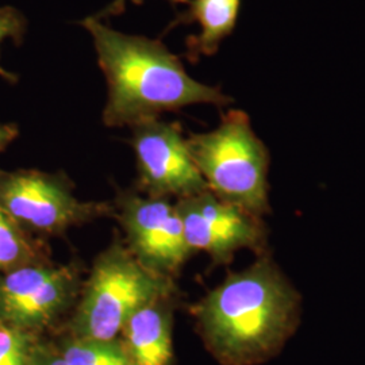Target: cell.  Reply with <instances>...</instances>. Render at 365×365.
<instances>
[{
  "label": "cell",
  "instance_id": "obj_1",
  "mask_svg": "<svg viewBox=\"0 0 365 365\" xmlns=\"http://www.w3.org/2000/svg\"><path fill=\"white\" fill-rule=\"evenodd\" d=\"M211 353L226 365H252L280 351L299 324L300 295L268 252L226 276L191 306Z\"/></svg>",
  "mask_w": 365,
  "mask_h": 365
},
{
  "label": "cell",
  "instance_id": "obj_2",
  "mask_svg": "<svg viewBox=\"0 0 365 365\" xmlns=\"http://www.w3.org/2000/svg\"><path fill=\"white\" fill-rule=\"evenodd\" d=\"M80 25L91 34L98 64L107 80L103 123L108 128H130L187 106L226 107L235 102L221 87L191 78L180 57L158 39L119 33L95 16L83 19Z\"/></svg>",
  "mask_w": 365,
  "mask_h": 365
},
{
  "label": "cell",
  "instance_id": "obj_3",
  "mask_svg": "<svg viewBox=\"0 0 365 365\" xmlns=\"http://www.w3.org/2000/svg\"><path fill=\"white\" fill-rule=\"evenodd\" d=\"M179 292L175 279L145 268L115 235L93 261L61 330L78 339H119L128 319L157 298Z\"/></svg>",
  "mask_w": 365,
  "mask_h": 365
},
{
  "label": "cell",
  "instance_id": "obj_4",
  "mask_svg": "<svg viewBox=\"0 0 365 365\" xmlns=\"http://www.w3.org/2000/svg\"><path fill=\"white\" fill-rule=\"evenodd\" d=\"M187 145L210 192L260 217L269 212V152L247 113L229 110L207 133H192Z\"/></svg>",
  "mask_w": 365,
  "mask_h": 365
},
{
  "label": "cell",
  "instance_id": "obj_5",
  "mask_svg": "<svg viewBox=\"0 0 365 365\" xmlns=\"http://www.w3.org/2000/svg\"><path fill=\"white\" fill-rule=\"evenodd\" d=\"M0 206L29 233L45 237L115 214L114 203L80 200L64 173L38 170H0Z\"/></svg>",
  "mask_w": 365,
  "mask_h": 365
},
{
  "label": "cell",
  "instance_id": "obj_6",
  "mask_svg": "<svg viewBox=\"0 0 365 365\" xmlns=\"http://www.w3.org/2000/svg\"><path fill=\"white\" fill-rule=\"evenodd\" d=\"M83 282L75 262L43 261L0 274V324L38 334L58 330L76 306Z\"/></svg>",
  "mask_w": 365,
  "mask_h": 365
},
{
  "label": "cell",
  "instance_id": "obj_7",
  "mask_svg": "<svg viewBox=\"0 0 365 365\" xmlns=\"http://www.w3.org/2000/svg\"><path fill=\"white\" fill-rule=\"evenodd\" d=\"M138 182L137 187L150 197H182L209 191L196 168L182 125L150 118L130 126Z\"/></svg>",
  "mask_w": 365,
  "mask_h": 365
},
{
  "label": "cell",
  "instance_id": "obj_8",
  "mask_svg": "<svg viewBox=\"0 0 365 365\" xmlns=\"http://www.w3.org/2000/svg\"><path fill=\"white\" fill-rule=\"evenodd\" d=\"M114 207L135 259L149 271L175 279L192 256L176 205L167 197L122 192Z\"/></svg>",
  "mask_w": 365,
  "mask_h": 365
},
{
  "label": "cell",
  "instance_id": "obj_9",
  "mask_svg": "<svg viewBox=\"0 0 365 365\" xmlns=\"http://www.w3.org/2000/svg\"><path fill=\"white\" fill-rule=\"evenodd\" d=\"M176 209L182 218L190 249L206 252L214 265H227L241 249L260 256L268 252L267 227L260 217L237 207L205 191L179 199Z\"/></svg>",
  "mask_w": 365,
  "mask_h": 365
},
{
  "label": "cell",
  "instance_id": "obj_10",
  "mask_svg": "<svg viewBox=\"0 0 365 365\" xmlns=\"http://www.w3.org/2000/svg\"><path fill=\"white\" fill-rule=\"evenodd\" d=\"M178 299L179 292L157 298L128 319L119 339L130 365H170L173 310Z\"/></svg>",
  "mask_w": 365,
  "mask_h": 365
},
{
  "label": "cell",
  "instance_id": "obj_11",
  "mask_svg": "<svg viewBox=\"0 0 365 365\" xmlns=\"http://www.w3.org/2000/svg\"><path fill=\"white\" fill-rule=\"evenodd\" d=\"M185 6L187 9L178 13L163 34L180 25L197 24L200 31L185 38L187 49L182 54L191 64H196L203 56H214L222 41L233 34L241 0H188Z\"/></svg>",
  "mask_w": 365,
  "mask_h": 365
},
{
  "label": "cell",
  "instance_id": "obj_12",
  "mask_svg": "<svg viewBox=\"0 0 365 365\" xmlns=\"http://www.w3.org/2000/svg\"><path fill=\"white\" fill-rule=\"evenodd\" d=\"M52 260L49 248L0 206V274Z\"/></svg>",
  "mask_w": 365,
  "mask_h": 365
},
{
  "label": "cell",
  "instance_id": "obj_13",
  "mask_svg": "<svg viewBox=\"0 0 365 365\" xmlns=\"http://www.w3.org/2000/svg\"><path fill=\"white\" fill-rule=\"evenodd\" d=\"M53 341L71 365H130L119 339H78L60 331Z\"/></svg>",
  "mask_w": 365,
  "mask_h": 365
},
{
  "label": "cell",
  "instance_id": "obj_14",
  "mask_svg": "<svg viewBox=\"0 0 365 365\" xmlns=\"http://www.w3.org/2000/svg\"><path fill=\"white\" fill-rule=\"evenodd\" d=\"M42 336L0 324V365H30L34 346Z\"/></svg>",
  "mask_w": 365,
  "mask_h": 365
},
{
  "label": "cell",
  "instance_id": "obj_15",
  "mask_svg": "<svg viewBox=\"0 0 365 365\" xmlns=\"http://www.w3.org/2000/svg\"><path fill=\"white\" fill-rule=\"evenodd\" d=\"M27 21L19 10L6 6L0 7V45L4 39H13L15 45H21L26 34ZM0 76L11 84L18 83V76L0 66Z\"/></svg>",
  "mask_w": 365,
  "mask_h": 365
},
{
  "label": "cell",
  "instance_id": "obj_16",
  "mask_svg": "<svg viewBox=\"0 0 365 365\" xmlns=\"http://www.w3.org/2000/svg\"><path fill=\"white\" fill-rule=\"evenodd\" d=\"M30 365H71L57 349L53 339L42 336L34 346Z\"/></svg>",
  "mask_w": 365,
  "mask_h": 365
},
{
  "label": "cell",
  "instance_id": "obj_17",
  "mask_svg": "<svg viewBox=\"0 0 365 365\" xmlns=\"http://www.w3.org/2000/svg\"><path fill=\"white\" fill-rule=\"evenodd\" d=\"M126 1L128 0H113L105 10L99 11L96 15H93L96 19H108V18H113V16H117L125 11L126 9ZM170 1V4L173 6H179V4H187L188 0H167ZM133 4H141L143 0H131Z\"/></svg>",
  "mask_w": 365,
  "mask_h": 365
},
{
  "label": "cell",
  "instance_id": "obj_18",
  "mask_svg": "<svg viewBox=\"0 0 365 365\" xmlns=\"http://www.w3.org/2000/svg\"><path fill=\"white\" fill-rule=\"evenodd\" d=\"M19 135L18 125L15 123H0V155L13 144Z\"/></svg>",
  "mask_w": 365,
  "mask_h": 365
}]
</instances>
